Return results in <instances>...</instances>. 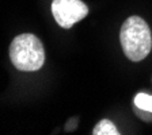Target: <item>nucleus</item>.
Wrapping results in <instances>:
<instances>
[{
    "mask_svg": "<svg viewBox=\"0 0 152 135\" xmlns=\"http://www.w3.org/2000/svg\"><path fill=\"white\" fill-rule=\"evenodd\" d=\"M120 42L124 54L133 62H140L151 53L152 49L149 26L140 16H129L121 27Z\"/></svg>",
    "mask_w": 152,
    "mask_h": 135,
    "instance_id": "obj_1",
    "label": "nucleus"
},
{
    "mask_svg": "<svg viewBox=\"0 0 152 135\" xmlns=\"http://www.w3.org/2000/svg\"><path fill=\"white\" fill-rule=\"evenodd\" d=\"M10 60L20 72H35L45 64V49L39 38L34 34L15 37L8 49Z\"/></svg>",
    "mask_w": 152,
    "mask_h": 135,
    "instance_id": "obj_2",
    "label": "nucleus"
},
{
    "mask_svg": "<svg viewBox=\"0 0 152 135\" xmlns=\"http://www.w3.org/2000/svg\"><path fill=\"white\" fill-rule=\"evenodd\" d=\"M52 14L60 27L71 28L88 15V7L82 0H53Z\"/></svg>",
    "mask_w": 152,
    "mask_h": 135,
    "instance_id": "obj_3",
    "label": "nucleus"
},
{
    "mask_svg": "<svg viewBox=\"0 0 152 135\" xmlns=\"http://www.w3.org/2000/svg\"><path fill=\"white\" fill-rule=\"evenodd\" d=\"M94 135H118V129L107 119H103L94 127L92 130Z\"/></svg>",
    "mask_w": 152,
    "mask_h": 135,
    "instance_id": "obj_4",
    "label": "nucleus"
},
{
    "mask_svg": "<svg viewBox=\"0 0 152 135\" xmlns=\"http://www.w3.org/2000/svg\"><path fill=\"white\" fill-rule=\"evenodd\" d=\"M134 104L140 110H144L147 112H152V96L147 93H139L134 97Z\"/></svg>",
    "mask_w": 152,
    "mask_h": 135,
    "instance_id": "obj_5",
    "label": "nucleus"
}]
</instances>
